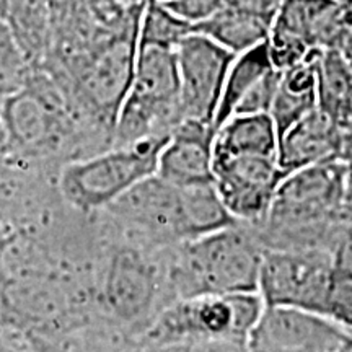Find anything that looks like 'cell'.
<instances>
[{
	"mask_svg": "<svg viewBox=\"0 0 352 352\" xmlns=\"http://www.w3.org/2000/svg\"><path fill=\"white\" fill-rule=\"evenodd\" d=\"M142 7L144 3L124 23L88 46L65 56L47 57L39 65L59 83L78 116L109 145L134 76Z\"/></svg>",
	"mask_w": 352,
	"mask_h": 352,
	"instance_id": "obj_1",
	"label": "cell"
},
{
	"mask_svg": "<svg viewBox=\"0 0 352 352\" xmlns=\"http://www.w3.org/2000/svg\"><path fill=\"white\" fill-rule=\"evenodd\" d=\"M6 153L23 164L47 170L82 144L100 139L78 116L64 90L41 67H33L19 90L0 100Z\"/></svg>",
	"mask_w": 352,
	"mask_h": 352,
	"instance_id": "obj_2",
	"label": "cell"
},
{
	"mask_svg": "<svg viewBox=\"0 0 352 352\" xmlns=\"http://www.w3.org/2000/svg\"><path fill=\"white\" fill-rule=\"evenodd\" d=\"M347 202L346 170L340 158L292 171L283 178L263 227V248H331Z\"/></svg>",
	"mask_w": 352,
	"mask_h": 352,
	"instance_id": "obj_3",
	"label": "cell"
},
{
	"mask_svg": "<svg viewBox=\"0 0 352 352\" xmlns=\"http://www.w3.org/2000/svg\"><path fill=\"white\" fill-rule=\"evenodd\" d=\"M263 245L239 226L183 241L171 266L178 298L258 292Z\"/></svg>",
	"mask_w": 352,
	"mask_h": 352,
	"instance_id": "obj_4",
	"label": "cell"
},
{
	"mask_svg": "<svg viewBox=\"0 0 352 352\" xmlns=\"http://www.w3.org/2000/svg\"><path fill=\"white\" fill-rule=\"evenodd\" d=\"M168 138H147L111 145L94 155L70 160L59 168L60 199L82 214L104 210L131 188L155 175L158 153Z\"/></svg>",
	"mask_w": 352,
	"mask_h": 352,
	"instance_id": "obj_5",
	"label": "cell"
},
{
	"mask_svg": "<svg viewBox=\"0 0 352 352\" xmlns=\"http://www.w3.org/2000/svg\"><path fill=\"white\" fill-rule=\"evenodd\" d=\"M263 308L258 292L178 298L147 324L140 352L197 340L246 341Z\"/></svg>",
	"mask_w": 352,
	"mask_h": 352,
	"instance_id": "obj_6",
	"label": "cell"
},
{
	"mask_svg": "<svg viewBox=\"0 0 352 352\" xmlns=\"http://www.w3.org/2000/svg\"><path fill=\"white\" fill-rule=\"evenodd\" d=\"M182 118L175 50L139 46L134 76L114 126L113 145L168 138Z\"/></svg>",
	"mask_w": 352,
	"mask_h": 352,
	"instance_id": "obj_7",
	"label": "cell"
},
{
	"mask_svg": "<svg viewBox=\"0 0 352 352\" xmlns=\"http://www.w3.org/2000/svg\"><path fill=\"white\" fill-rule=\"evenodd\" d=\"M334 274L327 248H263L258 294L264 307L323 316Z\"/></svg>",
	"mask_w": 352,
	"mask_h": 352,
	"instance_id": "obj_8",
	"label": "cell"
},
{
	"mask_svg": "<svg viewBox=\"0 0 352 352\" xmlns=\"http://www.w3.org/2000/svg\"><path fill=\"white\" fill-rule=\"evenodd\" d=\"M351 28L340 0H284L266 39L271 63L284 70L315 51L338 50Z\"/></svg>",
	"mask_w": 352,
	"mask_h": 352,
	"instance_id": "obj_9",
	"label": "cell"
},
{
	"mask_svg": "<svg viewBox=\"0 0 352 352\" xmlns=\"http://www.w3.org/2000/svg\"><path fill=\"white\" fill-rule=\"evenodd\" d=\"M183 120L212 124L235 54L201 33L191 32L175 47Z\"/></svg>",
	"mask_w": 352,
	"mask_h": 352,
	"instance_id": "obj_10",
	"label": "cell"
},
{
	"mask_svg": "<svg viewBox=\"0 0 352 352\" xmlns=\"http://www.w3.org/2000/svg\"><path fill=\"white\" fill-rule=\"evenodd\" d=\"M284 176L277 157L214 155L212 183L236 222H261Z\"/></svg>",
	"mask_w": 352,
	"mask_h": 352,
	"instance_id": "obj_11",
	"label": "cell"
},
{
	"mask_svg": "<svg viewBox=\"0 0 352 352\" xmlns=\"http://www.w3.org/2000/svg\"><path fill=\"white\" fill-rule=\"evenodd\" d=\"M104 210L121 226L151 239L186 241L183 188L157 175L142 179Z\"/></svg>",
	"mask_w": 352,
	"mask_h": 352,
	"instance_id": "obj_12",
	"label": "cell"
},
{
	"mask_svg": "<svg viewBox=\"0 0 352 352\" xmlns=\"http://www.w3.org/2000/svg\"><path fill=\"white\" fill-rule=\"evenodd\" d=\"M157 294L155 266L131 246L114 250L100 283V303L104 314L121 324H138L151 314Z\"/></svg>",
	"mask_w": 352,
	"mask_h": 352,
	"instance_id": "obj_13",
	"label": "cell"
},
{
	"mask_svg": "<svg viewBox=\"0 0 352 352\" xmlns=\"http://www.w3.org/2000/svg\"><path fill=\"white\" fill-rule=\"evenodd\" d=\"M324 316L285 307H264L248 334L250 352H331L346 336Z\"/></svg>",
	"mask_w": 352,
	"mask_h": 352,
	"instance_id": "obj_14",
	"label": "cell"
},
{
	"mask_svg": "<svg viewBox=\"0 0 352 352\" xmlns=\"http://www.w3.org/2000/svg\"><path fill=\"white\" fill-rule=\"evenodd\" d=\"M214 135L212 124L179 121L158 153L155 175L175 186L212 183Z\"/></svg>",
	"mask_w": 352,
	"mask_h": 352,
	"instance_id": "obj_15",
	"label": "cell"
},
{
	"mask_svg": "<svg viewBox=\"0 0 352 352\" xmlns=\"http://www.w3.org/2000/svg\"><path fill=\"white\" fill-rule=\"evenodd\" d=\"M341 140L342 131L316 108L279 135L277 162L287 175L331 158H340Z\"/></svg>",
	"mask_w": 352,
	"mask_h": 352,
	"instance_id": "obj_16",
	"label": "cell"
},
{
	"mask_svg": "<svg viewBox=\"0 0 352 352\" xmlns=\"http://www.w3.org/2000/svg\"><path fill=\"white\" fill-rule=\"evenodd\" d=\"M320 52H311L302 63L280 70L270 111L279 135L316 109V59Z\"/></svg>",
	"mask_w": 352,
	"mask_h": 352,
	"instance_id": "obj_17",
	"label": "cell"
},
{
	"mask_svg": "<svg viewBox=\"0 0 352 352\" xmlns=\"http://www.w3.org/2000/svg\"><path fill=\"white\" fill-rule=\"evenodd\" d=\"M0 21L10 30L30 65L39 67L51 47V15L46 0H0Z\"/></svg>",
	"mask_w": 352,
	"mask_h": 352,
	"instance_id": "obj_18",
	"label": "cell"
},
{
	"mask_svg": "<svg viewBox=\"0 0 352 352\" xmlns=\"http://www.w3.org/2000/svg\"><path fill=\"white\" fill-rule=\"evenodd\" d=\"M316 108L344 132L352 127V70L340 50H324L316 59Z\"/></svg>",
	"mask_w": 352,
	"mask_h": 352,
	"instance_id": "obj_19",
	"label": "cell"
},
{
	"mask_svg": "<svg viewBox=\"0 0 352 352\" xmlns=\"http://www.w3.org/2000/svg\"><path fill=\"white\" fill-rule=\"evenodd\" d=\"M276 124L271 114H236L215 129L214 155H258L277 157Z\"/></svg>",
	"mask_w": 352,
	"mask_h": 352,
	"instance_id": "obj_20",
	"label": "cell"
},
{
	"mask_svg": "<svg viewBox=\"0 0 352 352\" xmlns=\"http://www.w3.org/2000/svg\"><path fill=\"white\" fill-rule=\"evenodd\" d=\"M270 25L254 19L248 13L223 6L209 19L192 26V32L201 33L226 47L235 56L266 43Z\"/></svg>",
	"mask_w": 352,
	"mask_h": 352,
	"instance_id": "obj_21",
	"label": "cell"
},
{
	"mask_svg": "<svg viewBox=\"0 0 352 352\" xmlns=\"http://www.w3.org/2000/svg\"><path fill=\"white\" fill-rule=\"evenodd\" d=\"M271 69H276L270 59V52H267L266 43L259 44L253 50L241 52L235 56L233 63L227 72L226 85H223L222 96H220V103L215 114L214 127L217 129L222 126L228 118L235 111L236 104L240 103L241 98L252 90L254 83H256L263 76H266Z\"/></svg>",
	"mask_w": 352,
	"mask_h": 352,
	"instance_id": "obj_22",
	"label": "cell"
},
{
	"mask_svg": "<svg viewBox=\"0 0 352 352\" xmlns=\"http://www.w3.org/2000/svg\"><path fill=\"white\" fill-rule=\"evenodd\" d=\"M192 26L179 19L160 0H145L139 19V46H162L175 50Z\"/></svg>",
	"mask_w": 352,
	"mask_h": 352,
	"instance_id": "obj_23",
	"label": "cell"
},
{
	"mask_svg": "<svg viewBox=\"0 0 352 352\" xmlns=\"http://www.w3.org/2000/svg\"><path fill=\"white\" fill-rule=\"evenodd\" d=\"M32 65L10 30L0 21V100L23 85Z\"/></svg>",
	"mask_w": 352,
	"mask_h": 352,
	"instance_id": "obj_24",
	"label": "cell"
},
{
	"mask_svg": "<svg viewBox=\"0 0 352 352\" xmlns=\"http://www.w3.org/2000/svg\"><path fill=\"white\" fill-rule=\"evenodd\" d=\"M323 316L352 333V276L334 270Z\"/></svg>",
	"mask_w": 352,
	"mask_h": 352,
	"instance_id": "obj_25",
	"label": "cell"
},
{
	"mask_svg": "<svg viewBox=\"0 0 352 352\" xmlns=\"http://www.w3.org/2000/svg\"><path fill=\"white\" fill-rule=\"evenodd\" d=\"M279 77L280 70L271 69L266 76L259 78L252 90L236 104L232 116H236V114H270L277 90V83H279Z\"/></svg>",
	"mask_w": 352,
	"mask_h": 352,
	"instance_id": "obj_26",
	"label": "cell"
},
{
	"mask_svg": "<svg viewBox=\"0 0 352 352\" xmlns=\"http://www.w3.org/2000/svg\"><path fill=\"white\" fill-rule=\"evenodd\" d=\"M147 352H250L246 341L236 340H197L176 342Z\"/></svg>",
	"mask_w": 352,
	"mask_h": 352,
	"instance_id": "obj_27",
	"label": "cell"
},
{
	"mask_svg": "<svg viewBox=\"0 0 352 352\" xmlns=\"http://www.w3.org/2000/svg\"><path fill=\"white\" fill-rule=\"evenodd\" d=\"M164 3L191 26L209 19L222 7V0H170Z\"/></svg>",
	"mask_w": 352,
	"mask_h": 352,
	"instance_id": "obj_28",
	"label": "cell"
},
{
	"mask_svg": "<svg viewBox=\"0 0 352 352\" xmlns=\"http://www.w3.org/2000/svg\"><path fill=\"white\" fill-rule=\"evenodd\" d=\"M329 252L334 270L352 276V222L342 220L338 226Z\"/></svg>",
	"mask_w": 352,
	"mask_h": 352,
	"instance_id": "obj_29",
	"label": "cell"
},
{
	"mask_svg": "<svg viewBox=\"0 0 352 352\" xmlns=\"http://www.w3.org/2000/svg\"><path fill=\"white\" fill-rule=\"evenodd\" d=\"M0 352H41V349L25 329L0 321Z\"/></svg>",
	"mask_w": 352,
	"mask_h": 352,
	"instance_id": "obj_30",
	"label": "cell"
},
{
	"mask_svg": "<svg viewBox=\"0 0 352 352\" xmlns=\"http://www.w3.org/2000/svg\"><path fill=\"white\" fill-rule=\"evenodd\" d=\"M222 3L227 7L236 8L240 12L248 13V15L271 26L280 7H283L284 0H222Z\"/></svg>",
	"mask_w": 352,
	"mask_h": 352,
	"instance_id": "obj_31",
	"label": "cell"
},
{
	"mask_svg": "<svg viewBox=\"0 0 352 352\" xmlns=\"http://www.w3.org/2000/svg\"><path fill=\"white\" fill-rule=\"evenodd\" d=\"M340 160L346 170V186H347V202L352 201V127L342 132Z\"/></svg>",
	"mask_w": 352,
	"mask_h": 352,
	"instance_id": "obj_32",
	"label": "cell"
},
{
	"mask_svg": "<svg viewBox=\"0 0 352 352\" xmlns=\"http://www.w3.org/2000/svg\"><path fill=\"white\" fill-rule=\"evenodd\" d=\"M338 50H340L341 56L344 57L346 64L349 65V69L352 70V28L349 30V32L346 33V36H344V39H342V41H341L340 47H338Z\"/></svg>",
	"mask_w": 352,
	"mask_h": 352,
	"instance_id": "obj_33",
	"label": "cell"
},
{
	"mask_svg": "<svg viewBox=\"0 0 352 352\" xmlns=\"http://www.w3.org/2000/svg\"><path fill=\"white\" fill-rule=\"evenodd\" d=\"M331 352H352V333H346V336L338 342Z\"/></svg>",
	"mask_w": 352,
	"mask_h": 352,
	"instance_id": "obj_34",
	"label": "cell"
},
{
	"mask_svg": "<svg viewBox=\"0 0 352 352\" xmlns=\"http://www.w3.org/2000/svg\"><path fill=\"white\" fill-rule=\"evenodd\" d=\"M341 219L347 220V222H352V201L346 202L344 209H342V212H341Z\"/></svg>",
	"mask_w": 352,
	"mask_h": 352,
	"instance_id": "obj_35",
	"label": "cell"
},
{
	"mask_svg": "<svg viewBox=\"0 0 352 352\" xmlns=\"http://www.w3.org/2000/svg\"><path fill=\"white\" fill-rule=\"evenodd\" d=\"M6 153V134H3V126L2 120H0V155Z\"/></svg>",
	"mask_w": 352,
	"mask_h": 352,
	"instance_id": "obj_36",
	"label": "cell"
},
{
	"mask_svg": "<svg viewBox=\"0 0 352 352\" xmlns=\"http://www.w3.org/2000/svg\"><path fill=\"white\" fill-rule=\"evenodd\" d=\"M122 3H126V6H138V3H142L144 0H121Z\"/></svg>",
	"mask_w": 352,
	"mask_h": 352,
	"instance_id": "obj_37",
	"label": "cell"
},
{
	"mask_svg": "<svg viewBox=\"0 0 352 352\" xmlns=\"http://www.w3.org/2000/svg\"><path fill=\"white\" fill-rule=\"evenodd\" d=\"M160 2H170V0H160Z\"/></svg>",
	"mask_w": 352,
	"mask_h": 352,
	"instance_id": "obj_38",
	"label": "cell"
}]
</instances>
